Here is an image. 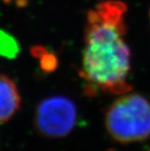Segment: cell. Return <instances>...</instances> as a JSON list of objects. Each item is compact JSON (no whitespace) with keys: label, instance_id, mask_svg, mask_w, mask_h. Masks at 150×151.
Masks as SVG:
<instances>
[{"label":"cell","instance_id":"5b68a950","mask_svg":"<svg viewBox=\"0 0 150 151\" xmlns=\"http://www.w3.org/2000/svg\"><path fill=\"white\" fill-rule=\"evenodd\" d=\"M149 17H150V10H149Z\"/></svg>","mask_w":150,"mask_h":151},{"label":"cell","instance_id":"6da1fadb","mask_svg":"<svg viewBox=\"0 0 150 151\" xmlns=\"http://www.w3.org/2000/svg\"><path fill=\"white\" fill-rule=\"evenodd\" d=\"M127 5L108 0L88 11L84 27V47L80 77L86 91L124 94L130 91V49L125 40Z\"/></svg>","mask_w":150,"mask_h":151},{"label":"cell","instance_id":"7a4b0ae2","mask_svg":"<svg viewBox=\"0 0 150 151\" xmlns=\"http://www.w3.org/2000/svg\"><path fill=\"white\" fill-rule=\"evenodd\" d=\"M107 130L121 143L139 141L150 136V101L139 94H123L108 108Z\"/></svg>","mask_w":150,"mask_h":151},{"label":"cell","instance_id":"3957f363","mask_svg":"<svg viewBox=\"0 0 150 151\" xmlns=\"http://www.w3.org/2000/svg\"><path fill=\"white\" fill-rule=\"evenodd\" d=\"M77 108L69 98L53 95L41 101L34 111L35 131L45 139H62L75 127Z\"/></svg>","mask_w":150,"mask_h":151},{"label":"cell","instance_id":"277c9868","mask_svg":"<svg viewBox=\"0 0 150 151\" xmlns=\"http://www.w3.org/2000/svg\"><path fill=\"white\" fill-rule=\"evenodd\" d=\"M20 105V93L16 82L9 76L0 73V124L15 116Z\"/></svg>","mask_w":150,"mask_h":151}]
</instances>
